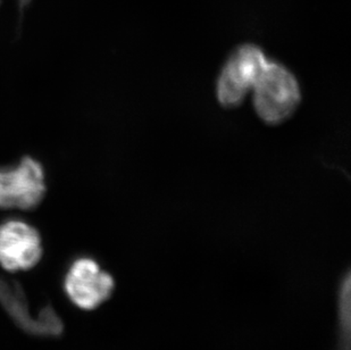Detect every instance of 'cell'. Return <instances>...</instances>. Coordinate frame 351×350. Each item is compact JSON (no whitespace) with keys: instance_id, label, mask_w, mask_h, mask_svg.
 <instances>
[{"instance_id":"obj_1","label":"cell","mask_w":351,"mask_h":350,"mask_svg":"<svg viewBox=\"0 0 351 350\" xmlns=\"http://www.w3.org/2000/svg\"><path fill=\"white\" fill-rule=\"evenodd\" d=\"M252 90L256 112L264 122L273 126L290 117L302 98L295 75L273 62H269Z\"/></svg>"},{"instance_id":"obj_2","label":"cell","mask_w":351,"mask_h":350,"mask_svg":"<svg viewBox=\"0 0 351 350\" xmlns=\"http://www.w3.org/2000/svg\"><path fill=\"white\" fill-rule=\"evenodd\" d=\"M269 60L254 45L239 47L230 57L217 81V98L226 108L237 107L254 89Z\"/></svg>"},{"instance_id":"obj_3","label":"cell","mask_w":351,"mask_h":350,"mask_svg":"<svg viewBox=\"0 0 351 350\" xmlns=\"http://www.w3.org/2000/svg\"><path fill=\"white\" fill-rule=\"evenodd\" d=\"M64 290L77 307L93 311L112 297L115 280L96 259L80 257L71 264L65 275Z\"/></svg>"},{"instance_id":"obj_4","label":"cell","mask_w":351,"mask_h":350,"mask_svg":"<svg viewBox=\"0 0 351 350\" xmlns=\"http://www.w3.org/2000/svg\"><path fill=\"white\" fill-rule=\"evenodd\" d=\"M45 192V171L36 159L24 157L16 166L0 169V209H34Z\"/></svg>"},{"instance_id":"obj_5","label":"cell","mask_w":351,"mask_h":350,"mask_svg":"<svg viewBox=\"0 0 351 350\" xmlns=\"http://www.w3.org/2000/svg\"><path fill=\"white\" fill-rule=\"evenodd\" d=\"M43 257V242L37 229L12 218L0 224V266L8 272L27 271Z\"/></svg>"},{"instance_id":"obj_6","label":"cell","mask_w":351,"mask_h":350,"mask_svg":"<svg viewBox=\"0 0 351 350\" xmlns=\"http://www.w3.org/2000/svg\"><path fill=\"white\" fill-rule=\"evenodd\" d=\"M0 303L24 330L37 336H57L62 332V322L57 315L34 318L27 307V299L20 288L13 282L0 279Z\"/></svg>"},{"instance_id":"obj_7","label":"cell","mask_w":351,"mask_h":350,"mask_svg":"<svg viewBox=\"0 0 351 350\" xmlns=\"http://www.w3.org/2000/svg\"><path fill=\"white\" fill-rule=\"evenodd\" d=\"M350 275L342 278L339 285L338 311L339 329H340V350H349L350 344L351 301H350Z\"/></svg>"},{"instance_id":"obj_8","label":"cell","mask_w":351,"mask_h":350,"mask_svg":"<svg viewBox=\"0 0 351 350\" xmlns=\"http://www.w3.org/2000/svg\"><path fill=\"white\" fill-rule=\"evenodd\" d=\"M0 3H1V0H0Z\"/></svg>"}]
</instances>
